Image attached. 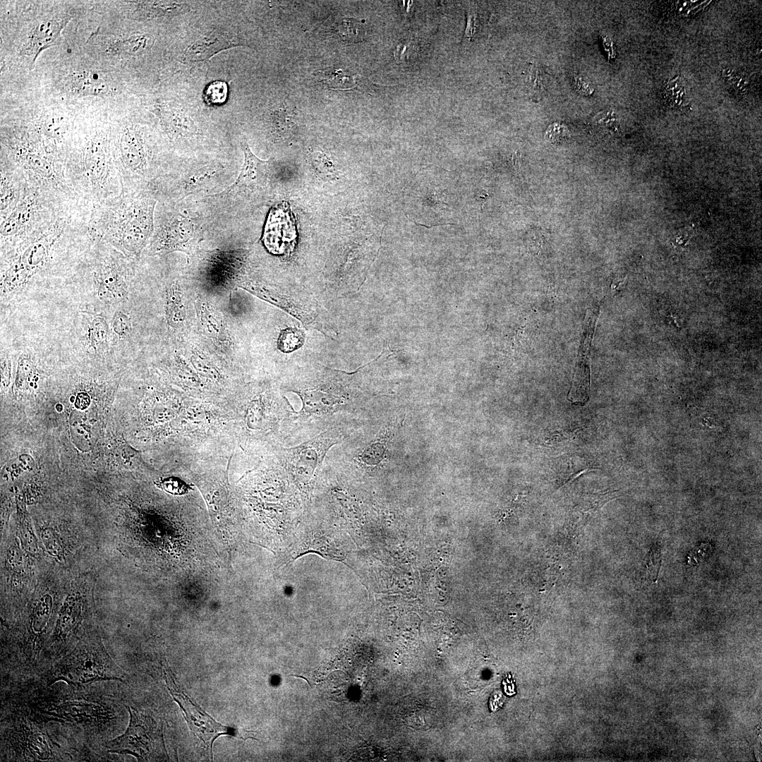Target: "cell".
Segmentation results:
<instances>
[{"instance_id":"6da1fadb","label":"cell","mask_w":762,"mask_h":762,"mask_svg":"<svg viewBox=\"0 0 762 762\" xmlns=\"http://www.w3.org/2000/svg\"><path fill=\"white\" fill-rule=\"evenodd\" d=\"M121 679L99 635L93 630H85L80 636L72 651L57 661L51 675L52 682L63 680L73 686Z\"/></svg>"},{"instance_id":"7a4b0ae2","label":"cell","mask_w":762,"mask_h":762,"mask_svg":"<svg viewBox=\"0 0 762 762\" xmlns=\"http://www.w3.org/2000/svg\"><path fill=\"white\" fill-rule=\"evenodd\" d=\"M61 597L59 591L40 586L23 613L20 629V651L26 660H37L53 631Z\"/></svg>"},{"instance_id":"3957f363","label":"cell","mask_w":762,"mask_h":762,"mask_svg":"<svg viewBox=\"0 0 762 762\" xmlns=\"http://www.w3.org/2000/svg\"><path fill=\"white\" fill-rule=\"evenodd\" d=\"M155 202L151 199L123 201L113 212L107 236L123 250L139 253L154 230Z\"/></svg>"},{"instance_id":"277c9868","label":"cell","mask_w":762,"mask_h":762,"mask_svg":"<svg viewBox=\"0 0 762 762\" xmlns=\"http://www.w3.org/2000/svg\"><path fill=\"white\" fill-rule=\"evenodd\" d=\"M130 721L126 731L107 745L111 753L131 754L140 761L169 759L165 748L162 725L152 717L128 708Z\"/></svg>"},{"instance_id":"5b68a950","label":"cell","mask_w":762,"mask_h":762,"mask_svg":"<svg viewBox=\"0 0 762 762\" xmlns=\"http://www.w3.org/2000/svg\"><path fill=\"white\" fill-rule=\"evenodd\" d=\"M244 162L234 183L224 190L212 195L211 199L231 205L258 196L267 190L270 176V162L257 157L247 143L243 144Z\"/></svg>"},{"instance_id":"8992f818","label":"cell","mask_w":762,"mask_h":762,"mask_svg":"<svg viewBox=\"0 0 762 762\" xmlns=\"http://www.w3.org/2000/svg\"><path fill=\"white\" fill-rule=\"evenodd\" d=\"M80 588L77 585L74 586L61 603L52 634L46 646L48 649L52 648L56 655L66 651L72 640L78 639L76 635L82 629L83 622L87 619L88 598L84 594L86 591Z\"/></svg>"},{"instance_id":"52a82bcc","label":"cell","mask_w":762,"mask_h":762,"mask_svg":"<svg viewBox=\"0 0 762 762\" xmlns=\"http://www.w3.org/2000/svg\"><path fill=\"white\" fill-rule=\"evenodd\" d=\"M163 677L169 693L180 706L190 730L205 745L212 746L214 740L220 735H236L230 727L224 726L206 713L198 704L193 702L176 682L174 674L166 663H161Z\"/></svg>"},{"instance_id":"ba28073f","label":"cell","mask_w":762,"mask_h":762,"mask_svg":"<svg viewBox=\"0 0 762 762\" xmlns=\"http://www.w3.org/2000/svg\"><path fill=\"white\" fill-rule=\"evenodd\" d=\"M200 237L201 229L190 218L177 213L159 226L153 239V249L156 252L188 251Z\"/></svg>"},{"instance_id":"9c48e42d","label":"cell","mask_w":762,"mask_h":762,"mask_svg":"<svg viewBox=\"0 0 762 762\" xmlns=\"http://www.w3.org/2000/svg\"><path fill=\"white\" fill-rule=\"evenodd\" d=\"M8 745L18 760L54 759L56 748L49 736L28 723H18L8 733Z\"/></svg>"},{"instance_id":"30bf717a","label":"cell","mask_w":762,"mask_h":762,"mask_svg":"<svg viewBox=\"0 0 762 762\" xmlns=\"http://www.w3.org/2000/svg\"><path fill=\"white\" fill-rule=\"evenodd\" d=\"M241 45L242 44L240 41L231 33L222 30H213L190 44L186 50L183 60L185 62L204 61L222 50Z\"/></svg>"},{"instance_id":"8fae6325","label":"cell","mask_w":762,"mask_h":762,"mask_svg":"<svg viewBox=\"0 0 762 762\" xmlns=\"http://www.w3.org/2000/svg\"><path fill=\"white\" fill-rule=\"evenodd\" d=\"M60 231L59 225L54 226L37 241L30 246L11 268L9 274H8V279L18 278L19 275H27L28 273H31L32 270L40 265L44 260L50 246L60 235Z\"/></svg>"},{"instance_id":"7c38bea8","label":"cell","mask_w":762,"mask_h":762,"mask_svg":"<svg viewBox=\"0 0 762 762\" xmlns=\"http://www.w3.org/2000/svg\"><path fill=\"white\" fill-rule=\"evenodd\" d=\"M324 440H315L291 449V469L298 477L310 478L320 466L327 449L328 441Z\"/></svg>"},{"instance_id":"4fadbf2b","label":"cell","mask_w":762,"mask_h":762,"mask_svg":"<svg viewBox=\"0 0 762 762\" xmlns=\"http://www.w3.org/2000/svg\"><path fill=\"white\" fill-rule=\"evenodd\" d=\"M157 114L167 133L174 139H190L199 133L198 128L183 110L170 105L157 107Z\"/></svg>"},{"instance_id":"5bb4252c","label":"cell","mask_w":762,"mask_h":762,"mask_svg":"<svg viewBox=\"0 0 762 762\" xmlns=\"http://www.w3.org/2000/svg\"><path fill=\"white\" fill-rule=\"evenodd\" d=\"M121 160L124 167L132 174L142 175L147 167V154L143 140L133 128H126L120 139Z\"/></svg>"},{"instance_id":"9a60e30c","label":"cell","mask_w":762,"mask_h":762,"mask_svg":"<svg viewBox=\"0 0 762 762\" xmlns=\"http://www.w3.org/2000/svg\"><path fill=\"white\" fill-rule=\"evenodd\" d=\"M85 169L94 188H102L108 175L105 154L99 144H92L85 157Z\"/></svg>"},{"instance_id":"2e32d148","label":"cell","mask_w":762,"mask_h":762,"mask_svg":"<svg viewBox=\"0 0 762 762\" xmlns=\"http://www.w3.org/2000/svg\"><path fill=\"white\" fill-rule=\"evenodd\" d=\"M138 8L148 18H171L184 14L190 9L188 4L174 1H140Z\"/></svg>"},{"instance_id":"e0dca14e","label":"cell","mask_w":762,"mask_h":762,"mask_svg":"<svg viewBox=\"0 0 762 762\" xmlns=\"http://www.w3.org/2000/svg\"><path fill=\"white\" fill-rule=\"evenodd\" d=\"M72 92L81 95H101L107 92V84L95 73H75L70 78Z\"/></svg>"},{"instance_id":"ac0fdd59","label":"cell","mask_w":762,"mask_h":762,"mask_svg":"<svg viewBox=\"0 0 762 762\" xmlns=\"http://www.w3.org/2000/svg\"><path fill=\"white\" fill-rule=\"evenodd\" d=\"M61 23L47 21L39 25L30 40V47L32 48L34 61L37 56L45 48L53 44L61 28Z\"/></svg>"},{"instance_id":"d6986e66","label":"cell","mask_w":762,"mask_h":762,"mask_svg":"<svg viewBox=\"0 0 762 762\" xmlns=\"http://www.w3.org/2000/svg\"><path fill=\"white\" fill-rule=\"evenodd\" d=\"M31 200L22 202L4 221L1 227V234L4 236L13 235L18 232L29 221L32 212Z\"/></svg>"},{"instance_id":"ffe728a7","label":"cell","mask_w":762,"mask_h":762,"mask_svg":"<svg viewBox=\"0 0 762 762\" xmlns=\"http://www.w3.org/2000/svg\"><path fill=\"white\" fill-rule=\"evenodd\" d=\"M664 98L668 105L681 110L690 108L685 87L679 76L668 81L664 90Z\"/></svg>"},{"instance_id":"44dd1931","label":"cell","mask_w":762,"mask_h":762,"mask_svg":"<svg viewBox=\"0 0 762 762\" xmlns=\"http://www.w3.org/2000/svg\"><path fill=\"white\" fill-rule=\"evenodd\" d=\"M303 342V332L297 328L289 327L282 331L277 343L281 351L291 352L300 348Z\"/></svg>"},{"instance_id":"7402d4cb","label":"cell","mask_w":762,"mask_h":762,"mask_svg":"<svg viewBox=\"0 0 762 762\" xmlns=\"http://www.w3.org/2000/svg\"><path fill=\"white\" fill-rule=\"evenodd\" d=\"M152 41L151 37L146 35H136L130 36L119 42V49L128 54H140L148 49Z\"/></svg>"},{"instance_id":"603a6c76","label":"cell","mask_w":762,"mask_h":762,"mask_svg":"<svg viewBox=\"0 0 762 762\" xmlns=\"http://www.w3.org/2000/svg\"><path fill=\"white\" fill-rule=\"evenodd\" d=\"M20 157L25 165L40 176L47 179L54 178V170L43 157L33 153H23Z\"/></svg>"},{"instance_id":"cb8c5ba5","label":"cell","mask_w":762,"mask_h":762,"mask_svg":"<svg viewBox=\"0 0 762 762\" xmlns=\"http://www.w3.org/2000/svg\"><path fill=\"white\" fill-rule=\"evenodd\" d=\"M227 92V85L224 82L214 81L205 88L204 96L207 103L217 105L226 101Z\"/></svg>"},{"instance_id":"d4e9b609","label":"cell","mask_w":762,"mask_h":762,"mask_svg":"<svg viewBox=\"0 0 762 762\" xmlns=\"http://www.w3.org/2000/svg\"><path fill=\"white\" fill-rule=\"evenodd\" d=\"M168 315L172 322L178 323L183 320L185 316V309L181 304L180 291L176 287L173 288L169 293L168 301Z\"/></svg>"},{"instance_id":"484cf974","label":"cell","mask_w":762,"mask_h":762,"mask_svg":"<svg viewBox=\"0 0 762 762\" xmlns=\"http://www.w3.org/2000/svg\"><path fill=\"white\" fill-rule=\"evenodd\" d=\"M545 138L552 143H562L570 138V133L564 126L553 123L548 126L545 132Z\"/></svg>"},{"instance_id":"4316f807","label":"cell","mask_w":762,"mask_h":762,"mask_svg":"<svg viewBox=\"0 0 762 762\" xmlns=\"http://www.w3.org/2000/svg\"><path fill=\"white\" fill-rule=\"evenodd\" d=\"M42 128L47 135L59 138L65 133L66 125L59 118H52L44 121Z\"/></svg>"},{"instance_id":"83f0119b","label":"cell","mask_w":762,"mask_h":762,"mask_svg":"<svg viewBox=\"0 0 762 762\" xmlns=\"http://www.w3.org/2000/svg\"><path fill=\"white\" fill-rule=\"evenodd\" d=\"M13 192L11 188L1 179V211H4L8 207L13 198Z\"/></svg>"},{"instance_id":"f1b7e54d","label":"cell","mask_w":762,"mask_h":762,"mask_svg":"<svg viewBox=\"0 0 762 762\" xmlns=\"http://www.w3.org/2000/svg\"><path fill=\"white\" fill-rule=\"evenodd\" d=\"M90 404V398L86 393H79L75 401V406L80 409H85Z\"/></svg>"},{"instance_id":"f546056e","label":"cell","mask_w":762,"mask_h":762,"mask_svg":"<svg viewBox=\"0 0 762 762\" xmlns=\"http://www.w3.org/2000/svg\"><path fill=\"white\" fill-rule=\"evenodd\" d=\"M291 676H294V677H298V678H303V679H305V680H306V681L307 682V683H308V684L310 685V682H308V679H306V677H303V676H298V675H291Z\"/></svg>"}]
</instances>
